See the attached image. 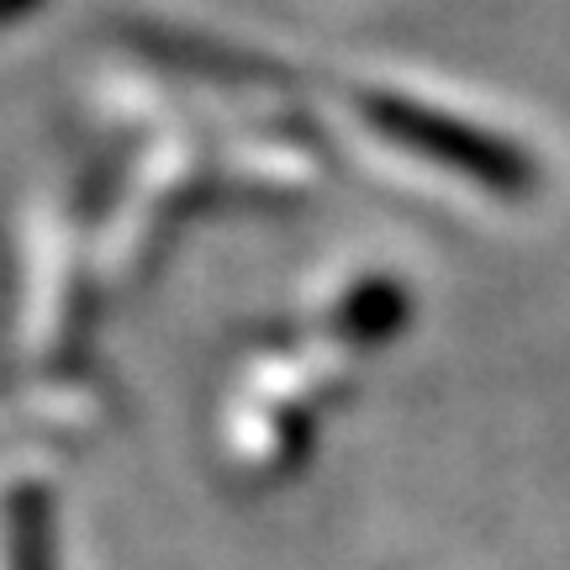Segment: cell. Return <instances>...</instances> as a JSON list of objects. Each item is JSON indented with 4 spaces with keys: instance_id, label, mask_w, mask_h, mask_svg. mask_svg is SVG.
I'll return each instance as SVG.
<instances>
[{
    "instance_id": "6da1fadb",
    "label": "cell",
    "mask_w": 570,
    "mask_h": 570,
    "mask_svg": "<svg viewBox=\"0 0 570 570\" xmlns=\"http://www.w3.org/2000/svg\"><path fill=\"white\" fill-rule=\"evenodd\" d=\"M370 122H375V132L396 138L402 148L449 164L454 175L487 185L497 196H523L533 185V164L523 159L512 142H497V138H487V132H475V127H460L454 117H439V111H428V106L381 96V101H370Z\"/></svg>"
}]
</instances>
